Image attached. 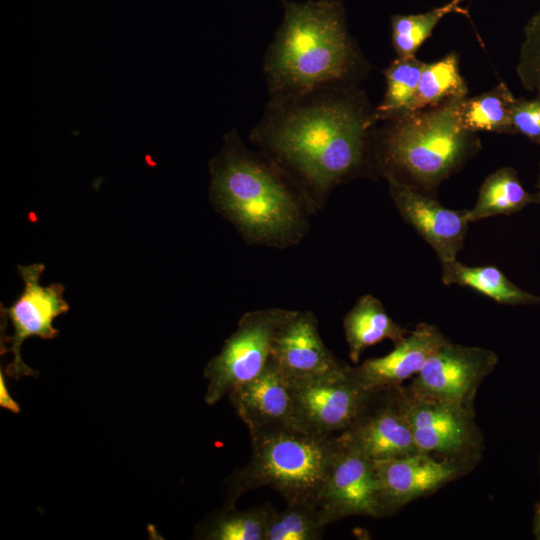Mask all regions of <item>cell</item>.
Returning <instances> with one entry per match:
<instances>
[{"label": "cell", "instance_id": "obj_1", "mask_svg": "<svg viewBox=\"0 0 540 540\" xmlns=\"http://www.w3.org/2000/svg\"><path fill=\"white\" fill-rule=\"evenodd\" d=\"M375 108L358 85L268 100L250 140L278 163L312 210L337 186L376 176Z\"/></svg>", "mask_w": 540, "mask_h": 540}, {"label": "cell", "instance_id": "obj_2", "mask_svg": "<svg viewBox=\"0 0 540 540\" xmlns=\"http://www.w3.org/2000/svg\"><path fill=\"white\" fill-rule=\"evenodd\" d=\"M283 6L263 61L269 100L358 85L369 67L349 34L342 2L283 1Z\"/></svg>", "mask_w": 540, "mask_h": 540}, {"label": "cell", "instance_id": "obj_3", "mask_svg": "<svg viewBox=\"0 0 540 540\" xmlns=\"http://www.w3.org/2000/svg\"><path fill=\"white\" fill-rule=\"evenodd\" d=\"M215 207L252 244L285 248L308 230L305 195L272 158L252 151L235 130L209 164Z\"/></svg>", "mask_w": 540, "mask_h": 540}, {"label": "cell", "instance_id": "obj_4", "mask_svg": "<svg viewBox=\"0 0 540 540\" xmlns=\"http://www.w3.org/2000/svg\"><path fill=\"white\" fill-rule=\"evenodd\" d=\"M463 99H450L376 127V175L434 197L439 185L481 149L477 134L461 123Z\"/></svg>", "mask_w": 540, "mask_h": 540}, {"label": "cell", "instance_id": "obj_5", "mask_svg": "<svg viewBox=\"0 0 540 540\" xmlns=\"http://www.w3.org/2000/svg\"><path fill=\"white\" fill-rule=\"evenodd\" d=\"M248 463L229 480L226 505L250 490L268 487L286 503L317 502L337 437L309 433L294 426L250 433Z\"/></svg>", "mask_w": 540, "mask_h": 540}, {"label": "cell", "instance_id": "obj_6", "mask_svg": "<svg viewBox=\"0 0 540 540\" xmlns=\"http://www.w3.org/2000/svg\"><path fill=\"white\" fill-rule=\"evenodd\" d=\"M293 310L281 308L246 312L220 352L204 368L207 404H215L239 385L257 376L271 358L277 331Z\"/></svg>", "mask_w": 540, "mask_h": 540}, {"label": "cell", "instance_id": "obj_7", "mask_svg": "<svg viewBox=\"0 0 540 540\" xmlns=\"http://www.w3.org/2000/svg\"><path fill=\"white\" fill-rule=\"evenodd\" d=\"M404 388L418 452L473 468L484 449L474 407L416 397Z\"/></svg>", "mask_w": 540, "mask_h": 540}, {"label": "cell", "instance_id": "obj_8", "mask_svg": "<svg viewBox=\"0 0 540 540\" xmlns=\"http://www.w3.org/2000/svg\"><path fill=\"white\" fill-rule=\"evenodd\" d=\"M317 504L327 525L351 516L376 519L387 516L375 462L341 434L337 437Z\"/></svg>", "mask_w": 540, "mask_h": 540}, {"label": "cell", "instance_id": "obj_9", "mask_svg": "<svg viewBox=\"0 0 540 540\" xmlns=\"http://www.w3.org/2000/svg\"><path fill=\"white\" fill-rule=\"evenodd\" d=\"M349 367L291 379L294 427L326 436L349 429L369 393L350 376Z\"/></svg>", "mask_w": 540, "mask_h": 540}, {"label": "cell", "instance_id": "obj_10", "mask_svg": "<svg viewBox=\"0 0 540 540\" xmlns=\"http://www.w3.org/2000/svg\"><path fill=\"white\" fill-rule=\"evenodd\" d=\"M497 363L492 350L448 340L405 387L416 397L474 407L480 385Z\"/></svg>", "mask_w": 540, "mask_h": 540}, {"label": "cell", "instance_id": "obj_11", "mask_svg": "<svg viewBox=\"0 0 540 540\" xmlns=\"http://www.w3.org/2000/svg\"><path fill=\"white\" fill-rule=\"evenodd\" d=\"M341 435L373 461L418 452L404 385L369 391L351 426Z\"/></svg>", "mask_w": 540, "mask_h": 540}, {"label": "cell", "instance_id": "obj_12", "mask_svg": "<svg viewBox=\"0 0 540 540\" xmlns=\"http://www.w3.org/2000/svg\"><path fill=\"white\" fill-rule=\"evenodd\" d=\"M45 265L34 263L27 266H18L19 274L24 281V290L18 299L9 307L3 308L12 322L14 333L8 337L13 360L7 365L5 372L9 377L19 379L22 376H37L38 372L27 366L21 357L23 342L32 336L42 339H52L58 335L53 326L54 319L66 313L69 305L63 298L62 284L42 286L40 277Z\"/></svg>", "mask_w": 540, "mask_h": 540}, {"label": "cell", "instance_id": "obj_13", "mask_svg": "<svg viewBox=\"0 0 540 540\" xmlns=\"http://www.w3.org/2000/svg\"><path fill=\"white\" fill-rule=\"evenodd\" d=\"M374 462L387 516L472 470L453 460L421 452Z\"/></svg>", "mask_w": 540, "mask_h": 540}, {"label": "cell", "instance_id": "obj_14", "mask_svg": "<svg viewBox=\"0 0 540 540\" xmlns=\"http://www.w3.org/2000/svg\"><path fill=\"white\" fill-rule=\"evenodd\" d=\"M386 181L400 216L433 248L440 263L455 260L468 230L467 210L446 208L433 196L393 179Z\"/></svg>", "mask_w": 540, "mask_h": 540}, {"label": "cell", "instance_id": "obj_15", "mask_svg": "<svg viewBox=\"0 0 540 540\" xmlns=\"http://www.w3.org/2000/svg\"><path fill=\"white\" fill-rule=\"evenodd\" d=\"M270 359L291 379L329 374L347 366L323 342L311 311L293 310L276 333Z\"/></svg>", "mask_w": 540, "mask_h": 540}, {"label": "cell", "instance_id": "obj_16", "mask_svg": "<svg viewBox=\"0 0 540 540\" xmlns=\"http://www.w3.org/2000/svg\"><path fill=\"white\" fill-rule=\"evenodd\" d=\"M228 397L250 433L293 426L292 380L271 359Z\"/></svg>", "mask_w": 540, "mask_h": 540}, {"label": "cell", "instance_id": "obj_17", "mask_svg": "<svg viewBox=\"0 0 540 540\" xmlns=\"http://www.w3.org/2000/svg\"><path fill=\"white\" fill-rule=\"evenodd\" d=\"M448 339L433 324L419 323L388 354L349 367L350 376L365 390L396 387L414 377Z\"/></svg>", "mask_w": 540, "mask_h": 540}, {"label": "cell", "instance_id": "obj_18", "mask_svg": "<svg viewBox=\"0 0 540 540\" xmlns=\"http://www.w3.org/2000/svg\"><path fill=\"white\" fill-rule=\"evenodd\" d=\"M343 329L349 357L354 363L367 348L386 339L396 344L410 332L395 322L382 302L370 294L357 299L343 319Z\"/></svg>", "mask_w": 540, "mask_h": 540}, {"label": "cell", "instance_id": "obj_19", "mask_svg": "<svg viewBox=\"0 0 540 540\" xmlns=\"http://www.w3.org/2000/svg\"><path fill=\"white\" fill-rule=\"evenodd\" d=\"M442 282L446 286L471 288L505 305L540 304V296L527 292L511 282L496 266H466L457 259L441 263Z\"/></svg>", "mask_w": 540, "mask_h": 540}, {"label": "cell", "instance_id": "obj_20", "mask_svg": "<svg viewBox=\"0 0 540 540\" xmlns=\"http://www.w3.org/2000/svg\"><path fill=\"white\" fill-rule=\"evenodd\" d=\"M533 203L540 204L538 194L523 187L514 168L501 167L485 178L476 203L467 210L466 217L472 223L493 216L511 215Z\"/></svg>", "mask_w": 540, "mask_h": 540}, {"label": "cell", "instance_id": "obj_21", "mask_svg": "<svg viewBox=\"0 0 540 540\" xmlns=\"http://www.w3.org/2000/svg\"><path fill=\"white\" fill-rule=\"evenodd\" d=\"M515 98L504 82L475 97H466L462 100L459 109L461 123L466 129L475 133L487 131L516 134L511 119Z\"/></svg>", "mask_w": 540, "mask_h": 540}, {"label": "cell", "instance_id": "obj_22", "mask_svg": "<svg viewBox=\"0 0 540 540\" xmlns=\"http://www.w3.org/2000/svg\"><path fill=\"white\" fill-rule=\"evenodd\" d=\"M467 94L468 87L459 70V57L453 51L438 61L425 63L411 112L434 107L450 99L465 98Z\"/></svg>", "mask_w": 540, "mask_h": 540}, {"label": "cell", "instance_id": "obj_23", "mask_svg": "<svg viewBox=\"0 0 540 540\" xmlns=\"http://www.w3.org/2000/svg\"><path fill=\"white\" fill-rule=\"evenodd\" d=\"M425 63L416 56L394 59L382 73L386 88L375 107L376 121L384 122L411 112V107Z\"/></svg>", "mask_w": 540, "mask_h": 540}, {"label": "cell", "instance_id": "obj_24", "mask_svg": "<svg viewBox=\"0 0 540 540\" xmlns=\"http://www.w3.org/2000/svg\"><path fill=\"white\" fill-rule=\"evenodd\" d=\"M270 504H263L246 510H238L234 505L214 515L202 528L203 539L211 540H264L266 526L273 511Z\"/></svg>", "mask_w": 540, "mask_h": 540}, {"label": "cell", "instance_id": "obj_25", "mask_svg": "<svg viewBox=\"0 0 540 540\" xmlns=\"http://www.w3.org/2000/svg\"><path fill=\"white\" fill-rule=\"evenodd\" d=\"M326 526L317 502L287 503L282 511L273 509L264 540H319Z\"/></svg>", "mask_w": 540, "mask_h": 540}, {"label": "cell", "instance_id": "obj_26", "mask_svg": "<svg viewBox=\"0 0 540 540\" xmlns=\"http://www.w3.org/2000/svg\"><path fill=\"white\" fill-rule=\"evenodd\" d=\"M463 1L451 0L443 6L421 14L393 15L390 19L391 42L397 57L415 56L442 18L454 12L464 13L460 7Z\"/></svg>", "mask_w": 540, "mask_h": 540}, {"label": "cell", "instance_id": "obj_27", "mask_svg": "<svg viewBox=\"0 0 540 540\" xmlns=\"http://www.w3.org/2000/svg\"><path fill=\"white\" fill-rule=\"evenodd\" d=\"M516 71L522 86L540 96V11L524 27Z\"/></svg>", "mask_w": 540, "mask_h": 540}, {"label": "cell", "instance_id": "obj_28", "mask_svg": "<svg viewBox=\"0 0 540 540\" xmlns=\"http://www.w3.org/2000/svg\"><path fill=\"white\" fill-rule=\"evenodd\" d=\"M515 133L522 134L540 146V96L515 98L511 110Z\"/></svg>", "mask_w": 540, "mask_h": 540}, {"label": "cell", "instance_id": "obj_29", "mask_svg": "<svg viewBox=\"0 0 540 540\" xmlns=\"http://www.w3.org/2000/svg\"><path fill=\"white\" fill-rule=\"evenodd\" d=\"M0 405L13 413L20 412L18 404L9 396L2 371L0 374Z\"/></svg>", "mask_w": 540, "mask_h": 540}, {"label": "cell", "instance_id": "obj_30", "mask_svg": "<svg viewBox=\"0 0 540 540\" xmlns=\"http://www.w3.org/2000/svg\"><path fill=\"white\" fill-rule=\"evenodd\" d=\"M534 536L536 539L540 540V500L535 507V517H534Z\"/></svg>", "mask_w": 540, "mask_h": 540}, {"label": "cell", "instance_id": "obj_31", "mask_svg": "<svg viewBox=\"0 0 540 540\" xmlns=\"http://www.w3.org/2000/svg\"><path fill=\"white\" fill-rule=\"evenodd\" d=\"M536 187L538 189L537 194H538V197L540 199V166H539V173H538V178H537V182H536Z\"/></svg>", "mask_w": 540, "mask_h": 540}]
</instances>
